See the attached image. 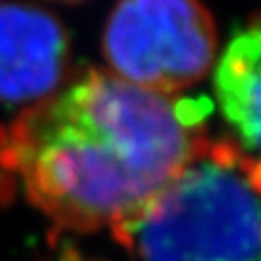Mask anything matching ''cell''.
<instances>
[{
    "instance_id": "cell-1",
    "label": "cell",
    "mask_w": 261,
    "mask_h": 261,
    "mask_svg": "<svg viewBox=\"0 0 261 261\" xmlns=\"http://www.w3.org/2000/svg\"><path fill=\"white\" fill-rule=\"evenodd\" d=\"M205 98L146 92L85 68L0 124V176L57 228L113 233L209 142Z\"/></svg>"
},
{
    "instance_id": "cell-2",
    "label": "cell",
    "mask_w": 261,
    "mask_h": 261,
    "mask_svg": "<svg viewBox=\"0 0 261 261\" xmlns=\"http://www.w3.org/2000/svg\"><path fill=\"white\" fill-rule=\"evenodd\" d=\"M135 261H259V161L211 140L111 233Z\"/></svg>"
},
{
    "instance_id": "cell-3",
    "label": "cell",
    "mask_w": 261,
    "mask_h": 261,
    "mask_svg": "<svg viewBox=\"0 0 261 261\" xmlns=\"http://www.w3.org/2000/svg\"><path fill=\"white\" fill-rule=\"evenodd\" d=\"M216 53V20L202 0H118L102 31L111 74L161 96L200 83Z\"/></svg>"
},
{
    "instance_id": "cell-4",
    "label": "cell",
    "mask_w": 261,
    "mask_h": 261,
    "mask_svg": "<svg viewBox=\"0 0 261 261\" xmlns=\"http://www.w3.org/2000/svg\"><path fill=\"white\" fill-rule=\"evenodd\" d=\"M72 42L55 13L31 3H0V102L33 105L70 79Z\"/></svg>"
},
{
    "instance_id": "cell-5",
    "label": "cell",
    "mask_w": 261,
    "mask_h": 261,
    "mask_svg": "<svg viewBox=\"0 0 261 261\" xmlns=\"http://www.w3.org/2000/svg\"><path fill=\"white\" fill-rule=\"evenodd\" d=\"M261 31L259 18L252 15L242 31L224 48L216 63V100L224 120L238 135L240 146L257 154L259 122H261Z\"/></svg>"
},
{
    "instance_id": "cell-6",
    "label": "cell",
    "mask_w": 261,
    "mask_h": 261,
    "mask_svg": "<svg viewBox=\"0 0 261 261\" xmlns=\"http://www.w3.org/2000/svg\"><path fill=\"white\" fill-rule=\"evenodd\" d=\"M55 3H63V5H79V3H87V0H55Z\"/></svg>"
}]
</instances>
